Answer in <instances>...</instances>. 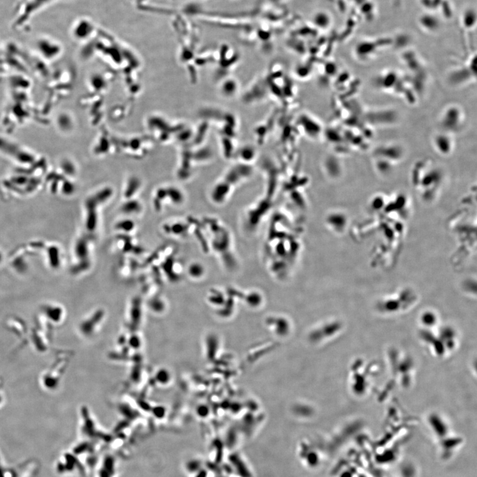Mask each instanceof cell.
Instances as JSON below:
<instances>
[{
  "instance_id": "cell-1",
  "label": "cell",
  "mask_w": 477,
  "mask_h": 477,
  "mask_svg": "<svg viewBox=\"0 0 477 477\" xmlns=\"http://www.w3.org/2000/svg\"><path fill=\"white\" fill-rule=\"evenodd\" d=\"M439 122L444 132L449 134L455 133L463 128L465 114L459 105H450L445 107Z\"/></svg>"
},
{
  "instance_id": "cell-2",
  "label": "cell",
  "mask_w": 477,
  "mask_h": 477,
  "mask_svg": "<svg viewBox=\"0 0 477 477\" xmlns=\"http://www.w3.org/2000/svg\"><path fill=\"white\" fill-rule=\"evenodd\" d=\"M450 135L451 134L444 132V133L439 134L433 139L434 148L439 153L446 155L452 152L453 144Z\"/></svg>"
}]
</instances>
